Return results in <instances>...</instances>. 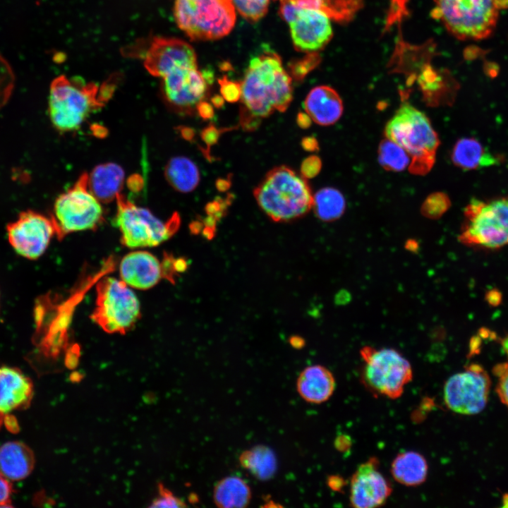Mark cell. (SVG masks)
<instances>
[{"instance_id":"19","label":"cell","mask_w":508,"mask_h":508,"mask_svg":"<svg viewBox=\"0 0 508 508\" xmlns=\"http://www.w3.org/2000/svg\"><path fill=\"white\" fill-rule=\"evenodd\" d=\"M304 109L312 121L321 126L336 123L343 113L342 100L331 87L320 85L313 88L304 101Z\"/></svg>"},{"instance_id":"25","label":"cell","mask_w":508,"mask_h":508,"mask_svg":"<svg viewBox=\"0 0 508 508\" xmlns=\"http://www.w3.org/2000/svg\"><path fill=\"white\" fill-rule=\"evenodd\" d=\"M428 466L425 457L418 452L399 453L391 464V473L396 481L406 486H417L427 478Z\"/></svg>"},{"instance_id":"29","label":"cell","mask_w":508,"mask_h":508,"mask_svg":"<svg viewBox=\"0 0 508 508\" xmlns=\"http://www.w3.org/2000/svg\"><path fill=\"white\" fill-rule=\"evenodd\" d=\"M302 8L316 9L340 23L351 20L363 6V0H287Z\"/></svg>"},{"instance_id":"8","label":"cell","mask_w":508,"mask_h":508,"mask_svg":"<svg viewBox=\"0 0 508 508\" xmlns=\"http://www.w3.org/2000/svg\"><path fill=\"white\" fill-rule=\"evenodd\" d=\"M114 224L121 243L130 248L154 247L167 241L179 229L180 217L174 214L163 222L148 209L138 206L120 193L116 199Z\"/></svg>"},{"instance_id":"42","label":"cell","mask_w":508,"mask_h":508,"mask_svg":"<svg viewBox=\"0 0 508 508\" xmlns=\"http://www.w3.org/2000/svg\"><path fill=\"white\" fill-rule=\"evenodd\" d=\"M196 110L201 118L205 120L211 119L214 117V111L212 106L206 101L200 102L197 107Z\"/></svg>"},{"instance_id":"11","label":"cell","mask_w":508,"mask_h":508,"mask_svg":"<svg viewBox=\"0 0 508 508\" xmlns=\"http://www.w3.org/2000/svg\"><path fill=\"white\" fill-rule=\"evenodd\" d=\"M363 361L361 377L372 392L389 399H397L405 386L412 380L410 363L397 351L375 349L366 346L361 349Z\"/></svg>"},{"instance_id":"38","label":"cell","mask_w":508,"mask_h":508,"mask_svg":"<svg viewBox=\"0 0 508 508\" xmlns=\"http://www.w3.org/2000/svg\"><path fill=\"white\" fill-rule=\"evenodd\" d=\"M317 56L315 53H310L308 58L304 59L302 61L295 64L291 68V71L296 80H301L305 75L313 68L317 64Z\"/></svg>"},{"instance_id":"27","label":"cell","mask_w":508,"mask_h":508,"mask_svg":"<svg viewBox=\"0 0 508 508\" xmlns=\"http://www.w3.org/2000/svg\"><path fill=\"white\" fill-rule=\"evenodd\" d=\"M241 466L260 480L271 479L277 468L274 452L265 445H256L242 452L239 456Z\"/></svg>"},{"instance_id":"2","label":"cell","mask_w":508,"mask_h":508,"mask_svg":"<svg viewBox=\"0 0 508 508\" xmlns=\"http://www.w3.org/2000/svg\"><path fill=\"white\" fill-rule=\"evenodd\" d=\"M114 83L102 85L61 75L54 79L49 95V114L53 126L61 132L78 130L95 110L111 96Z\"/></svg>"},{"instance_id":"44","label":"cell","mask_w":508,"mask_h":508,"mask_svg":"<svg viewBox=\"0 0 508 508\" xmlns=\"http://www.w3.org/2000/svg\"><path fill=\"white\" fill-rule=\"evenodd\" d=\"M312 119L307 113L298 112L296 116V123L298 126L303 129L309 128L311 125Z\"/></svg>"},{"instance_id":"4","label":"cell","mask_w":508,"mask_h":508,"mask_svg":"<svg viewBox=\"0 0 508 508\" xmlns=\"http://www.w3.org/2000/svg\"><path fill=\"white\" fill-rule=\"evenodd\" d=\"M385 134L411 157V174L425 175L433 168L440 141L424 113L409 102H403L387 123Z\"/></svg>"},{"instance_id":"41","label":"cell","mask_w":508,"mask_h":508,"mask_svg":"<svg viewBox=\"0 0 508 508\" xmlns=\"http://www.w3.org/2000/svg\"><path fill=\"white\" fill-rule=\"evenodd\" d=\"M79 349L72 347L67 351L65 358V365L70 370H74L78 365Z\"/></svg>"},{"instance_id":"3","label":"cell","mask_w":508,"mask_h":508,"mask_svg":"<svg viewBox=\"0 0 508 508\" xmlns=\"http://www.w3.org/2000/svg\"><path fill=\"white\" fill-rule=\"evenodd\" d=\"M253 195L260 209L277 222L299 219L313 205V195L307 179L285 165L269 171Z\"/></svg>"},{"instance_id":"43","label":"cell","mask_w":508,"mask_h":508,"mask_svg":"<svg viewBox=\"0 0 508 508\" xmlns=\"http://www.w3.org/2000/svg\"><path fill=\"white\" fill-rule=\"evenodd\" d=\"M301 145L303 150L308 152H316L319 150V144L317 139L313 136L303 138Z\"/></svg>"},{"instance_id":"52","label":"cell","mask_w":508,"mask_h":508,"mask_svg":"<svg viewBox=\"0 0 508 508\" xmlns=\"http://www.w3.org/2000/svg\"><path fill=\"white\" fill-rule=\"evenodd\" d=\"M182 134L187 140H191L194 136L193 131L186 128L182 130Z\"/></svg>"},{"instance_id":"47","label":"cell","mask_w":508,"mask_h":508,"mask_svg":"<svg viewBox=\"0 0 508 508\" xmlns=\"http://www.w3.org/2000/svg\"><path fill=\"white\" fill-rule=\"evenodd\" d=\"M231 179H218L215 182L217 189L220 192L226 191L231 186Z\"/></svg>"},{"instance_id":"20","label":"cell","mask_w":508,"mask_h":508,"mask_svg":"<svg viewBox=\"0 0 508 508\" xmlns=\"http://www.w3.org/2000/svg\"><path fill=\"white\" fill-rule=\"evenodd\" d=\"M336 387L335 378L332 372L320 365L306 368L296 381L299 395L307 402L322 404L333 394Z\"/></svg>"},{"instance_id":"31","label":"cell","mask_w":508,"mask_h":508,"mask_svg":"<svg viewBox=\"0 0 508 508\" xmlns=\"http://www.w3.org/2000/svg\"><path fill=\"white\" fill-rule=\"evenodd\" d=\"M378 162L387 171H401L409 164L410 157L398 144L386 138L379 145Z\"/></svg>"},{"instance_id":"46","label":"cell","mask_w":508,"mask_h":508,"mask_svg":"<svg viewBox=\"0 0 508 508\" xmlns=\"http://www.w3.org/2000/svg\"><path fill=\"white\" fill-rule=\"evenodd\" d=\"M334 445L339 451H345L350 447V439L346 435L338 436L335 440Z\"/></svg>"},{"instance_id":"6","label":"cell","mask_w":508,"mask_h":508,"mask_svg":"<svg viewBox=\"0 0 508 508\" xmlns=\"http://www.w3.org/2000/svg\"><path fill=\"white\" fill-rule=\"evenodd\" d=\"M459 240L466 246L485 250L508 246V195L471 200L464 210Z\"/></svg>"},{"instance_id":"30","label":"cell","mask_w":508,"mask_h":508,"mask_svg":"<svg viewBox=\"0 0 508 508\" xmlns=\"http://www.w3.org/2000/svg\"><path fill=\"white\" fill-rule=\"evenodd\" d=\"M312 208L320 220L332 222L340 218L344 214L346 208L345 198L337 189L325 187L320 189L313 195Z\"/></svg>"},{"instance_id":"37","label":"cell","mask_w":508,"mask_h":508,"mask_svg":"<svg viewBox=\"0 0 508 508\" xmlns=\"http://www.w3.org/2000/svg\"><path fill=\"white\" fill-rule=\"evenodd\" d=\"M322 169V161L316 155H311L306 158L301 165V174L306 179H312L316 176Z\"/></svg>"},{"instance_id":"40","label":"cell","mask_w":508,"mask_h":508,"mask_svg":"<svg viewBox=\"0 0 508 508\" xmlns=\"http://www.w3.org/2000/svg\"><path fill=\"white\" fill-rule=\"evenodd\" d=\"M11 481L0 473V507H11L12 486Z\"/></svg>"},{"instance_id":"28","label":"cell","mask_w":508,"mask_h":508,"mask_svg":"<svg viewBox=\"0 0 508 508\" xmlns=\"http://www.w3.org/2000/svg\"><path fill=\"white\" fill-rule=\"evenodd\" d=\"M165 176L169 184L177 191H193L200 181V173L196 164L186 157L171 159L165 167Z\"/></svg>"},{"instance_id":"5","label":"cell","mask_w":508,"mask_h":508,"mask_svg":"<svg viewBox=\"0 0 508 508\" xmlns=\"http://www.w3.org/2000/svg\"><path fill=\"white\" fill-rule=\"evenodd\" d=\"M432 11L447 30L461 40H481L494 32L500 0H434Z\"/></svg>"},{"instance_id":"39","label":"cell","mask_w":508,"mask_h":508,"mask_svg":"<svg viewBox=\"0 0 508 508\" xmlns=\"http://www.w3.org/2000/svg\"><path fill=\"white\" fill-rule=\"evenodd\" d=\"M222 132V130L217 129L213 124H210L201 131L200 137L207 147L206 150L202 152H205L204 154L207 158H211L210 156V149L217 143Z\"/></svg>"},{"instance_id":"26","label":"cell","mask_w":508,"mask_h":508,"mask_svg":"<svg viewBox=\"0 0 508 508\" xmlns=\"http://www.w3.org/2000/svg\"><path fill=\"white\" fill-rule=\"evenodd\" d=\"M212 497L218 507H246L250 502L252 492L243 479L236 476H229L215 483Z\"/></svg>"},{"instance_id":"35","label":"cell","mask_w":508,"mask_h":508,"mask_svg":"<svg viewBox=\"0 0 508 508\" xmlns=\"http://www.w3.org/2000/svg\"><path fill=\"white\" fill-rule=\"evenodd\" d=\"M159 496L153 500L150 507H185L186 504L176 497L163 484H158Z\"/></svg>"},{"instance_id":"18","label":"cell","mask_w":508,"mask_h":508,"mask_svg":"<svg viewBox=\"0 0 508 508\" xmlns=\"http://www.w3.org/2000/svg\"><path fill=\"white\" fill-rule=\"evenodd\" d=\"M33 392L32 382L19 369L0 365V413L6 416L28 406Z\"/></svg>"},{"instance_id":"22","label":"cell","mask_w":508,"mask_h":508,"mask_svg":"<svg viewBox=\"0 0 508 508\" xmlns=\"http://www.w3.org/2000/svg\"><path fill=\"white\" fill-rule=\"evenodd\" d=\"M123 169L115 163H104L95 167L87 174V186L92 193L102 202L116 200L124 183Z\"/></svg>"},{"instance_id":"15","label":"cell","mask_w":508,"mask_h":508,"mask_svg":"<svg viewBox=\"0 0 508 508\" xmlns=\"http://www.w3.org/2000/svg\"><path fill=\"white\" fill-rule=\"evenodd\" d=\"M6 232L10 245L18 255L37 260L46 251L56 229L51 217L28 210L6 226Z\"/></svg>"},{"instance_id":"12","label":"cell","mask_w":508,"mask_h":508,"mask_svg":"<svg viewBox=\"0 0 508 508\" xmlns=\"http://www.w3.org/2000/svg\"><path fill=\"white\" fill-rule=\"evenodd\" d=\"M197 62V59L177 62L159 77L166 100L181 113H193L206 95L208 82Z\"/></svg>"},{"instance_id":"36","label":"cell","mask_w":508,"mask_h":508,"mask_svg":"<svg viewBox=\"0 0 508 508\" xmlns=\"http://www.w3.org/2000/svg\"><path fill=\"white\" fill-rule=\"evenodd\" d=\"M220 92L224 100L228 102L234 103L238 101L241 97V83L228 80L224 77L219 80Z\"/></svg>"},{"instance_id":"33","label":"cell","mask_w":508,"mask_h":508,"mask_svg":"<svg viewBox=\"0 0 508 508\" xmlns=\"http://www.w3.org/2000/svg\"><path fill=\"white\" fill-rule=\"evenodd\" d=\"M270 0H232L235 8L250 22H256L267 11Z\"/></svg>"},{"instance_id":"1","label":"cell","mask_w":508,"mask_h":508,"mask_svg":"<svg viewBox=\"0 0 508 508\" xmlns=\"http://www.w3.org/2000/svg\"><path fill=\"white\" fill-rule=\"evenodd\" d=\"M241 107L260 119L285 111L293 99L291 78L279 55L270 50L253 57L241 83Z\"/></svg>"},{"instance_id":"34","label":"cell","mask_w":508,"mask_h":508,"mask_svg":"<svg viewBox=\"0 0 508 508\" xmlns=\"http://www.w3.org/2000/svg\"><path fill=\"white\" fill-rule=\"evenodd\" d=\"M492 373L497 379L496 392L498 397L508 408V362L495 365Z\"/></svg>"},{"instance_id":"16","label":"cell","mask_w":508,"mask_h":508,"mask_svg":"<svg viewBox=\"0 0 508 508\" xmlns=\"http://www.w3.org/2000/svg\"><path fill=\"white\" fill-rule=\"evenodd\" d=\"M380 462L372 456L358 466L350 481L349 500L356 508L382 506L392 492L390 482L380 471Z\"/></svg>"},{"instance_id":"17","label":"cell","mask_w":508,"mask_h":508,"mask_svg":"<svg viewBox=\"0 0 508 508\" xmlns=\"http://www.w3.org/2000/svg\"><path fill=\"white\" fill-rule=\"evenodd\" d=\"M121 279L130 287L148 289L166 277L164 263L153 254L137 250L128 253L119 265Z\"/></svg>"},{"instance_id":"7","label":"cell","mask_w":508,"mask_h":508,"mask_svg":"<svg viewBox=\"0 0 508 508\" xmlns=\"http://www.w3.org/2000/svg\"><path fill=\"white\" fill-rule=\"evenodd\" d=\"M178 27L193 40H213L228 35L236 22L232 0H174Z\"/></svg>"},{"instance_id":"10","label":"cell","mask_w":508,"mask_h":508,"mask_svg":"<svg viewBox=\"0 0 508 508\" xmlns=\"http://www.w3.org/2000/svg\"><path fill=\"white\" fill-rule=\"evenodd\" d=\"M51 218L59 240L73 232L95 229L102 223L103 209L88 188L87 174L58 196Z\"/></svg>"},{"instance_id":"13","label":"cell","mask_w":508,"mask_h":508,"mask_svg":"<svg viewBox=\"0 0 508 508\" xmlns=\"http://www.w3.org/2000/svg\"><path fill=\"white\" fill-rule=\"evenodd\" d=\"M490 376L480 365L473 363L445 382L444 401L451 411L464 415L481 412L486 406L490 389Z\"/></svg>"},{"instance_id":"21","label":"cell","mask_w":508,"mask_h":508,"mask_svg":"<svg viewBox=\"0 0 508 508\" xmlns=\"http://www.w3.org/2000/svg\"><path fill=\"white\" fill-rule=\"evenodd\" d=\"M35 456L21 442L10 441L0 447V473L10 481L25 479L32 471Z\"/></svg>"},{"instance_id":"24","label":"cell","mask_w":508,"mask_h":508,"mask_svg":"<svg viewBox=\"0 0 508 508\" xmlns=\"http://www.w3.org/2000/svg\"><path fill=\"white\" fill-rule=\"evenodd\" d=\"M451 159L458 168L470 171L495 164L498 158L488 152L477 139L469 137L462 138L456 142L452 150Z\"/></svg>"},{"instance_id":"32","label":"cell","mask_w":508,"mask_h":508,"mask_svg":"<svg viewBox=\"0 0 508 508\" xmlns=\"http://www.w3.org/2000/svg\"><path fill=\"white\" fill-rule=\"evenodd\" d=\"M451 201L449 196L443 192H435L430 194L424 200L421 208V214L429 219H436L442 217L450 207Z\"/></svg>"},{"instance_id":"14","label":"cell","mask_w":508,"mask_h":508,"mask_svg":"<svg viewBox=\"0 0 508 508\" xmlns=\"http://www.w3.org/2000/svg\"><path fill=\"white\" fill-rule=\"evenodd\" d=\"M279 1V12L289 25L296 49L314 53L327 44L332 37L328 16L316 9L299 7L287 0Z\"/></svg>"},{"instance_id":"49","label":"cell","mask_w":508,"mask_h":508,"mask_svg":"<svg viewBox=\"0 0 508 508\" xmlns=\"http://www.w3.org/2000/svg\"><path fill=\"white\" fill-rule=\"evenodd\" d=\"M289 342L291 345L296 349H301L305 344L304 339L298 336L291 337L289 339Z\"/></svg>"},{"instance_id":"23","label":"cell","mask_w":508,"mask_h":508,"mask_svg":"<svg viewBox=\"0 0 508 508\" xmlns=\"http://www.w3.org/2000/svg\"><path fill=\"white\" fill-rule=\"evenodd\" d=\"M418 83L427 106H450L454 102L458 85L449 74L425 71L420 75Z\"/></svg>"},{"instance_id":"45","label":"cell","mask_w":508,"mask_h":508,"mask_svg":"<svg viewBox=\"0 0 508 508\" xmlns=\"http://www.w3.org/2000/svg\"><path fill=\"white\" fill-rule=\"evenodd\" d=\"M328 486L333 490L339 491L344 485L342 478L338 476H332L327 480Z\"/></svg>"},{"instance_id":"51","label":"cell","mask_w":508,"mask_h":508,"mask_svg":"<svg viewBox=\"0 0 508 508\" xmlns=\"http://www.w3.org/2000/svg\"><path fill=\"white\" fill-rule=\"evenodd\" d=\"M500 344L503 351L508 356V334L500 339Z\"/></svg>"},{"instance_id":"48","label":"cell","mask_w":508,"mask_h":508,"mask_svg":"<svg viewBox=\"0 0 508 508\" xmlns=\"http://www.w3.org/2000/svg\"><path fill=\"white\" fill-rule=\"evenodd\" d=\"M85 375L79 371H73L68 376V380L73 383H79L84 379Z\"/></svg>"},{"instance_id":"50","label":"cell","mask_w":508,"mask_h":508,"mask_svg":"<svg viewBox=\"0 0 508 508\" xmlns=\"http://www.w3.org/2000/svg\"><path fill=\"white\" fill-rule=\"evenodd\" d=\"M211 102L214 107L219 109L224 103V99L222 95H214L211 98Z\"/></svg>"},{"instance_id":"53","label":"cell","mask_w":508,"mask_h":508,"mask_svg":"<svg viewBox=\"0 0 508 508\" xmlns=\"http://www.w3.org/2000/svg\"><path fill=\"white\" fill-rule=\"evenodd\" d=\"M5 416H6L5 415L0 413V428H1V425L3 424V423L4 422Z\"/></svg>"},{"instance_id":"9","label":"cell","mask_w":508,"mask_h":508,"mask_svg":"<svg viewBox=\"0 0 508 508\" xmlns=\"http://www.w3.org/2000/svg\"><path fill=\"white\" fill-rule=\"evenodd\" d=\"M95 308L91 319L107 333L125 334L140 316L137 296L121 279L102 278L96 286Z\"/></svg>"}]
</instances>
